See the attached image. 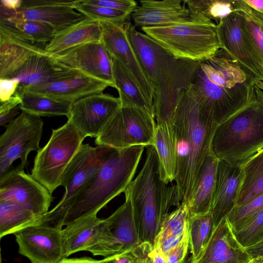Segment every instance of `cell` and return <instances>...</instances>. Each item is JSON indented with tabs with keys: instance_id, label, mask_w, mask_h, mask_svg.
<instances>
[{
	"instance_id": "obj_12",
	"label": "cell",
	"mask_w": 263,
	"mask_h": 263,
	"mask_svg": "<svg viewBox=\"0 0 263 263\" xmlns=\"http://www.w3.org/2000/svg\"><path fill=\"white\" fill-rule=\"evenodd\" d=\"M24 168L20 164L0 177V201L18 204L37 219L49 211L54 198L46 187L26 173Z\"/></svg>"
},
{
	"instance_id": "obj_17",
	"label": "cell",
	"mask_w": 263,
	"mask_h": 263,
	"mask_svg": "<svg viewBox=\"0 0 263 263\" xmlns=\"http://www.w3.org/2000/svg\"><path fill=\"white\" fill-rule=\"evenodd\" d=\"M77 1L23 0L18 10L0 21L9 23L22 20L39 21L50 25L58 31L86 18L74 9Z\"/></svg>"
},
{
	"instance_id": "obj_8",
	"label": "cell",
	"mask_w": 263,
	"mask_h": 263,
	"mask_svg": "<svg viewBox=\"0 0 263 263\" xmlns=\"http://www.w3.org/2000/svg\"><path fill=\"white\" fill-rule=\"evenodd\" d=\"M101 164V146L83 144L66 167L61 186L65 193L50 211L32 223L63 228L65 217L79 195L90 184Z\"/></svg>"
},
{
	"instance_id": "obj_45",
	"label": "cell",
	"mask_w": 263,
	"mask_h": 263,
	"mask_svg": "<svg viewBox=\"0 0 263 263\" xmlns=\"http://www.w3.org/2000/svg\"><path fill=\"white\" fill-rule=\"evenodd\" d=\"M189 246V237L187 228L179 244L167 256L168 263H184L187 254Z\"/></svg>"
},
{
	"instance_id": "obj_33",
	"label": "cell",
	"mask_w": 263,
	"mask_h": 263,
	"mask_svg": "<svg viewBox=\"0 0 263 263\" xmlns=\"http://www.w3.org/2000/svg\"><path fill=\"white\" fill-rule=\"evenodd\" d=\"M72 104L41 93L25 90L19 106L21 111L41 117L65 116L68 119Z\"/></svg>"
},
{
	"instance_id": "obj_43",
	"label": "cell",
	"mask_w": 263,
	"mask_h": 263,
	"mask_svg": "<svg viewBox=\"0 0 263 263\" xmlns=\"http://www.w3.org/2000/svg\"><path fill=\"white\" fill-rule=\"evenodd\" d=\"M135 251L139 258L146 263H168L167 257L149 242L140 243L135 248Z\"/></svg>"
},
{
	"instance_id": "obj_2",
	"label": "cell",
	"mask_w": 263,
	"mask_h": 263,
	"mask_svg": "<svg viewBox=\"0 0 263 263\" xmlns=\"http://www.w3.org/2000/svg\"><path fill=\"white\" fill-rule=\"evenodd\" d=\"M129 41L155 91L157 124L171 122L180 93L187 88L201 62L178 59L130 22L125 23Z\"/></svg>"
},
{
	"instance_id": "obj_38",
	"label": "cell",
	"mask_w": 263,
	"mask_h": 263,
	"mask_svg": "<svg viewBox=\"0 0 263 263\" xmlns=\"http://www.w3.org/2000/svg\"><path fill=\"white\" fill-rule=\"evenodd\" d=\"M24 39L36 44L46 45L57 30L50 25L39 21L22 20L12 23L0 21Z\"/></svg>"
},
{
	"instance_id": "obj_25",
	"label": "cell",
	"mask_w": 263,
	"mask_h": 263,
	"mask_svg": "<svg viewBox=\"0 0 263 263\" xmlns=\"http://www.w3.org/2000/svg\"><path fill=\"white\" fill-rule=\"evenodd\" d=\"M100 22L86 17L83 20L55 32L46 45L45 51L57 55L74 47L91 42L102 41Z\"/></svg>"
},
{
	"instance_id": "obj_41",
	"label": "cell",
	"mask_w": 263,
	"mask_h": 263,
	"mask_svg": "<svg viewBox=\"0 0 263 263\" xmlns=\"http://www.w3.org/2000/svg\"><path fill=\"white\" fill-rule=\"evenodd\" d=\"M74 8L86 17L99 22L124 23L130 15L121 11L87 4L83 0H77Z\"/></svg>"
},
{
	"instance_id": "obj_14",
	"label": "cell",
	"mask_w": 263,
	"mask_h": 263,
	"mask_svg": "<svg viewBox=\"0 0 263 263\" xmlns=\"http://www.w3.org/2000/svg\"><path fill=\"white\" fill-rule=\"evenodd\" d=\"M63 228L31 223L13 234L18 253L31 263H59L65 258Z\"/></svg>"
},
{
	"instance_id": "obj_42",
	"label": "cell",
	"mask_w": 263,
	"mask_h": 263,
	"mask_svg": "<svg viewBox=\"0 0 263 263\" xmlns=\"http://www.w3.org/2000/svg\"><path fill=\"white\" fill-rule=\"evenodd\" d=\"M262 208L263 194L244 206L234 208L226 216L233 231L236 230Z\"/></svg>"
},
{
	"instance_id": "obj_5",
	"label": "cell",
	"mask_w": 263,
	"mask_h": 263,
	"mask_svg": "<svg viewBox=\"0 0 263 263\" xmlns=\"http://www.w3.org/2000/svg\"><path fill=\"white\" fill-rule=\"evenodd\" d=\"M262 86L258 81L251 100L217 126L210 152L219 160L240 166L263 150Z\"/></svg>"
},
{
	"instance_id": "obj_39",
	"label": "cell",
	"mask_w": 263,
	"mask_h": 263,
	"mask_svg": "<svg viewBox=\"0 0 263 263\" xmlns=\"http://www.w3.org/2000/svg\"><path fill=\"white\" fill-rule=\"evenodd\" d=\"M187 205L181 203L164 218L153 246L165 237L183 235L187 228Z\"/></svg>"
},
{
	"instance_id": "obj_46",
	"label": "cell",
	"mask_w": 263,
	"mask_h": 263,
	"mask_svg": "<svg viewBox=\"0 0 263 263\" xmlns=\"http://www.w3.org/2000/svg\"><path fill=\"white\" fill-rule=\"evenodd\" d=\"M139 259L134 248L121 252L99 260L100 263H139Z\"/></svg>"
},
{
	"instance_id": "obj_55",
	"label": "cell",
	"mask_w": 263,
	"mask_h": 263,
	"mask_svg": "<svg viewBox=\"0 0 263 263\" xmlns=\"http://www.w3.org/2000/svg\"><path fill=\"white\" fill-rule=\"evenodd\" d=\"M139 263H146V262H145V261L144 260L139 259Z\"/></svg>"
},
{
	"instance_id": "obj_10",
	"label": "cell",
	"mask_w": 263,
	"mask_h": 263,
	"mask_svg": "<svg viewBox=\"0 0 263 263\" xmlns=\"http://www.w3.org/2000/svg\"><path fill=\"white\" fill-rule=\"evenodd\" d=\"M156 124L149 112L136 107L121 106L95 143L116 148L153 146Z\"/></svg>"
},
{
	"instance_id": "obj_37",
	"label": "cell",
	"mask_w": 263,
	"mask_h": 263,
	"mask_svg": "<svg viewBox=\"0 0 263 263\" xmlns=\"http://www.w3.org/2000/svg\"><path fill=\"white\" fill-rule=\"evenodd\" d=\"M235 7L241 15L242 27L263 60V13L253 9L244 0H235Z\"/></svg>"
},
{
	"instance_id": "obj_32",
	"label": "cell",
	"mask_w": 263,
	"mask_h": 263,
	"mask_svg": "<svg viewBox=\"0 0 263 263\" xmlns=\"http://www.w3.org/2000/svg\"><path fill=\"white\" fill-rule=\"evenodd\" d=\"M106 220L112 234L121 245L122 251L140 243L129 198L125 197L124 203Z\"/></svg>"
},
{
	"instance_id": "obj_47",
	"label": "cell",
	"mask_w": 263,
	"mask_h": 263,
	"mask_svg": "<svg viewBox=\"0 0 263 263\" xmlns=\"http://www.w3.org/2000/svg\"><path fill=\"white\" fill-rule=\"evenodd\" d=\"M20 82L16 79L0 78V100L4 102L9 99L16 92Z\"/></svg>"
},
{
	"instance_id": "obj_48",
	"label": "cell",
	"mask_w": 263,
	"mask_h": 263,
	"mask_svg": "<svg viewBox=\"0 0 263 263\" xmlns=\"http://www.w3.org/2000/svg\"><path fill=\"white\" fill-rule=\"evenodd\" d=\"M184 234L180 236H168L165 237L154 245L153 247L158 249L167 257L181 242L183 237Z\"/></svg>"
},
{
	"instance_id": "obj_7",
	"label": "cell",
	"mask_w": 263,
	"mask_h": 263,
	"mask_svg": "<svg viewBox=\"0 0 263 263\" xmlns=\"http://www.w3.org/2000/svg\"><path fill=\"white\" fill-rule=\"evenodd\" d=\"M85 138L69 121L52 130L46 144L37 152L31 175L52 194Z\"/></svg>"
},
{
	"instance_id": "obj_11",
	"label": "cell",
	"mask_w": 263,
	"mask_h": 263,
	"mask_svg": "<svg viewBox=\"0 0 263 263\" xmlns=\"http://www.w3.org/2000/svg\"><path fill=\"white\" fill-rule=\"evenodd\" d=\"M43 124L41 117L21 111L6 126L5 132L0 137V177L10 170L17 159L26 167L29 153L37 152L41 148Z\"/></svg>"
},
{
	"instance_id": "obj_9",
	"label": "cell",
	"mask_w": 263,
	"mask_h": 263,
	"mask_svg": "<svg viewBox=\"0 0 263 263\" xmlns=\"http://www.w3.org/2000/svg\"><path fill=\"white\" fill-rule=\"evenodd\" d=\"M258 81L251 76L233 88L220 86L211 82L199 66L186 91L219 125L251 100Z\"/></svg>"
},
{
	"instance_id": "obj_34",
	"label": "cell",
	"mask_w": 263,
	"mask_h": 263,
	"mask_svg": "<svg viewBox=\"0 0 263 263\" xmlns=\"http://www.w3.org/2000/svg\"><path fill=\"white\" fill-rule=\"evenodd\" d=\"M193 22L201 23L218 22L235 10V0H185Z\"/></svg>"
},
{
	"instance_id": "obj_35",
	"label": "cell",
	"mask_w": 263,
	"mask_h": 263,
	"mask_svg": "<svg viewBox=\"0 0 263 263\" xmlns=\"http://www.w3.org/2000/svg\"><path fill=\"white\" fill-rule=\"evenodd\" d=\"M187 229L189 246L192 254L191 263L201 256L215 229L211 214L189 217Z\"/></svg>"
},
{
	"instance_id": "obj_4",
	"label": "cell",
	"mask_w": 263,
	"mask_h": 263,
	"mask_svg": "<svg viewBox=\"0 0 263 263\" xmlns=\"http://www.w3.org/2000/svg\"><path fill=\"white\" fill-rule=\"evenodd\" d=\"M101 146V164L96 177L68 212L64 226L86 215L98 214L124 192L133 180L145 146L116 148Z\"/></svg>"
},
{
	"instance_id": "obj_31",
	"label": "cell",
	"mask_w": 263,
	"mask_h": 263,
	"mask_svg": "<svg viewBox=\"0 0 263 263\" xmlns=\"http://www.w3.org/2000/svg\"><path fill=\"white\" fill-rule=\"evenodd\" d=\"M240 168L241 179L235 208L244 206L263 194V150Z\"/></svg>"
},
{
	"instance_id": "obj_30",
	"label": "cell",
	"mask_w": 263,
	"mask_h": 263,
	"mask_svg": "<svg viewBox=\"0 0 263 263\" xmlns=\"http://www.w3.org/2000/svg\"><path fill=\"white\" fill-rule=\"evenodd\" d=\"M112 73L121 106L138 107L149 112L155 118L154 106L147 102L138 84L125 67L113 57Z\"/></svg>"
},
{
	"instance_id": "obj_22",
	"label": "cell",
	"mask_w": 263,
	"mask_h": 263,
	"mask_svg": "<svg viewBox=\"0 0 263 263\" xmlns=\"http://www.w3.org/2000/svg\"><path fill=\"white\" fill-rule=\"evenodd\" d=\"M45 50L33 54L17 71L8 78L20 82L17 90L24 92L29 87L54 81L77 72Z\"/></svg>"
},
{
	"instance_id": "obj_13",
	"label": "cell",
	"mask_w": 263,
	"mask_h": 263,
	"mask_svg": "<svg viewBox=\"0 0 263 263\" xmlns=\"http://www.w3.org/2000/svg\"><path fill=\"white\" fill-rule=\"evenodd\" d=\"M241 21L240 12L235 11L216 24L222 49L248 74L263 82V60Z\"/></svg>"
},
{
	"instance_id": "obj_18",
	"label": "cell",
	"mask_w": 263,
	"mask_h": 263,
	"mask_svg": "<svg viewBox=\"0 0 263 263\" xmlns=\"http://www.w3.org/2000/svg\"><path fill=\"white\" fill-rule=\"evenodd\" d=\"M53 55L61 63L115 88L112 57L102 42L84 44Z\"/></svg>"
},
{
	"instance_id": "obj_53",
	"label": "cell",
	"mask_w": 263,
	"mask_h": 263,
	"mask_svg": "<svg viewBox=\"0 0 263 263\" xmlns=\"http://www.w3.org/2000/svg\"><path fill=\"white\" fill-rule=\"evenodd\" d=\"M244 1L254 10L263 13V0H244Z\"/></svg>"
},
{
	"instance_id": "obj_16",
	"label": "cell",
	"mask_w": 263,
	"mask_h": 263,
	"mask_svg": "<svg viewBox=\"0 0 263 263\" xmlns=\"http://www.w3.org/2000/svg\"><path fill=\"white\" fill-rule=\"evenodd\" d=\"M125 23L100 22L102 30L101 42L112 57L125 67L147 102L153 106L154 90L129 41Z\"/></svg>"
},
{
	"instance_id": "obj_52",
	"label": "cell",
	"mask_w": 263,
	"mask_h": 263,
	"mask_svg": "<svg viewBox=\"0 0 263 263\" xmlns=\"http://www.w3.org/2000/svg\"><path fill=\"white\" fill-rule=\"evenodd\" d=\"M59 263H100L99 260L88 257L80 258H65Z\"/></svg>"
},
{
	"instance_id": "obj_6",
	"label": "cell",
	"mask_w": 263,
	"mask_h": 263,
	"mask_svg": "<svg viewBox=\"0 0 263 263\" xmlns=\"http://www.w3.org/2000/svg\"><path fill=\"white\" fill-rule=\"evenodd\" d=\"M141 29L178 59L202 62L208 60L222 49L215 23L190 22Z\"/></svg>"
},
{
	"instance_id": "obj_3",
	"label": "cell",
	"mask_w": 263,
	"mask_h": 263,
	"mask_svg": "<svg viewBox=\"0 0 263 263\" xmlns=\"http://www.w3.org/2000/svg\"><path fill=\"white\" fill-rule=\"evenodd\" d=\"M124 193L131 201L140 243L153 246L170 208L181 203L176 184L165 183L160 179L159 159L153 146L146 147L143 167Z\"/></svg>"
},
{
	"instance_id": "obj_28",
	"label": "cell",
	"mask_w": 263,
	"mask_h": 263,
	"mask_svg": "<svg viewBox=\"0 0 263 263\" xmlns=\"http://www.w3.org/2000/svg\"><path fill=\"white\" fill-rule=\"evenodd\" d=\"M219 161L211 154L206 158L187 205L188 217L210 212Z\"/></svg>"
},
{
	"instance_id": "obj_19",
	"label": "cell",
	"mask_w": 263,
	"mask_h": 263,
	"mask_svg": "<svg viewBox=\"0 0 263 263\" xmlns=\"http://www.w3.org/2000/svg\"><path fill=\"white\" fill-rule=\"evenodd\" d=\"M108 87H111L109 84L78 71L25 90L72 104L88 95L103 92Z\"/></svg>"
},
{
	"instance_id": "obj_27",
	"label": "cell",
	"mask_w": 263,
	"mask_h": 263,
	"mask_svg": "<svg viewBox=\"0 0 263 263\" xmlns=\"http://www.w3.org/2000/svg\"><path fill=\"white\" fill-rule=\"evenodd\" d=\"M104 219L97 214L83 216L62 229L65 257L80 251H88L93 245Z\"/></svg>"
},
{
	"instance_id": "obj_54",
	"label": "cell",
	"mask_w": 263,
	"mask_h": 263,
	"mask_svg": "<svg viewBox=\"0 0 263 263\" xmlns=\"http://www.w3.org/2000/svg\"><path fill=\"white\" fill-rule=\"evenodd\" d=\"M250 263H263V260L258 258H253Z\"/></svg>"
},
{
	"instance_id": "obj_29",
	"label": "cell",
	"mask_w": 263,
	"mask_h": 263,
	"mask_svg": "<svg viewBox=\"0 0 263 263\" xmlns=\"http://www.w3.org/2000/svg\"><path fill=\"white\" fill-rule=\"evenodd\" d=\"M153 146L159 159L160 179L165 183H171L176 170V139L172 121L156 124Z\"/></svg>"
},
{
	"instance_id": "obj_23",
	"label": "cell",
	"mask_w": 263,
	"mask_h": 263,
	"mask_svg": "<svg viewBox=\"0 0 263 263\" xmlns=\"http://www.w3.org/2000/svg\"><path fill=\"white\" fill-rule=\"evenodd\" d=\"M240 179V166L219 161L210 211L215 228L235 207Z\"/></svg>"
},
{
	"instance_id": "obj_26",
	"label": "cell",
	"mask_w": 263,
	"mask_h": 263,
	"mask_svg": "<svg viewBox=\"0 0 263 263\" xmlns=\"http://www.w3.org/2000/svg\"><path fill=\"white\" fill-rule=\"evenodd\" d=\"M199 66L211 82L229 88L246 82L252 76L223 49H220L208 60L201 62Z\"/></svg>"
},
{
	"instance_id": "obj_51",
	"label": "cell",
	"mask_w": 263,
	"mask_h": 263,
	"mask_svg": "<svg viewBox=\"0 0 263 263\" xmlns=\"http://www.w3.org/2000/svg\"><path fill=\"white\" fill-rule=\"evenodd\" d=\"M246 249L253 258H258L263 260V240Z\"/></svg>"
},
{
	"instance_id": "obj_49",
	"label": "cell",
	"mask_w": 263,
	"mask_h": 263,
	"mask_svg": "<svg viewBox=\"0 0 263 263\" xmlns=\"http://www.w3.org/2000/svg\"><path fill=\"white\" fill-rule=\"evenodd\" d=\"M23 93L16 90L15 93L6 101L1 102L0 114L6 112L19 106L22 102Z\"/></svg>"
},
{
	"instance_id": "obj_20",
	"label": "cell",
	"mask_w": 263,
	"mask_h": 263,
	"mask_svg": "<svg viewBox=\"0 0 263 263\" xmlns=\"http://www.w3.org/2000/svg\"><path fill=\"white\" fill-rule=\"evenodd\" d=\"M136 27H159L193 22L184 1L142 0L131 14Z\"/></svg>"
},
{
	"instance_id": "obj_15",
	"label": "cell",
	"mask_w": 263,
	"mask_h": 263,
	"mask_svg": "<svg viewBox=\"0 0 263 263\" xmlns=\"http://www.w3.org/2000/svg\"><path fill=\"white\" fill-rule=\"evenodd\" d=\"M120 107L119 97L103 92L90 95L72 103L68 121L85 138H96Z\"/></svg>"
},
{
	"instance_id": "obj_24",
	"label": "cell",
	"mask_w": 263,
	"mask_h": 263,
	"mask_svg": "<svg viewBox=\"0 0 263 263\" xmlns=\"http://www.w3.org/2000/svg\"><path fill=\"white\" fill-rule=\"evenodd\" d=\"M46 45L34 44L0 23V78H8Z\"/></svg>"
},
{
	"instance_id": "obj_36",
	"label": "cell",
	"mask_w": 263,
	"mask_h": 263,
	"mask_svg": "<svg viewBox=\"0 0 263 263\" xmlns=\"http://www.w3.org/2000/svg\"><path fill=\"white\" fill-rule=\"evenodd\" d=\"M36 216L14 202L0 201V237L14 234L32 223Z\"/></svg>"
},
{
	"instance_id": "obj_21",
	"label": "cell",
	"mask_w": 263,
	"mask_h": 263,
	"mask_svg": "<svg viewBox=\"0 0 263 263\" xmlns=\"http://www.w3.org/2000/svg\"><path fill=\"white\" fill-rule=\"evenodd\" d=\"M252 259L225 217L215 228L201 256L193 263H250Z\"/></svg>"
},
{
	"instance_id": "obj_1",
	"label": "cell",
	"mask_w": 263,
	"mask_h": 263,
	"mask_svg": "<svg viewBox=\"0 0 263 263\" xmlns=\"http://www.w3.org/2000/svg\"><path fill=\"white\" fill-rule=\"evenodd\" d=\"M176 139L174 180L181 203L188 205L218 125L187 92L182 90L172 119Z\"/></svg>"
},
{
	"instance_id": "obj_40",
	"label": "cell",
	"mask_w": 263,
	"mask_h": 263,
	"mask_svg": "<svg viewBox=\"0 0 263 263\" xmlns=\"http://www.w3.org/2000/svg\"><path fill=\"white\" fill-rule=\"evenodd\" d=\"M233 232L237 240L245 248L262 241L263 208Z\"/></svg>"
},
{
	"instance_id": "obj_44",
	"label": "cell",
	"mask_w": 263,
	"mask_h": 263,
	"mask_svg": "<svg viewBox=\"0 0 263 263\" xmlns=\"http://www.w3.org/2000/svg\"><path fill=\"white\" fill-rule=\"evenodd\" d=\"M83 2L89 4L121 11L130 15L138 6L137 2L134 0H83Z\"/></svg>"
},
{
	"instance_id": "obj_50",
	"label": "cell",
	"mask_w": 263,
	"mask_h": 263,
	"mask_svg": "<svg viewBox=\"0 0 263 263\" xmlns=\"http://www.w3.org/2000/svg\"><path fill=\"white\" fill-rule=\"evenodd\" d=\"M20 106H17L6 112L0 114V125L4 126L10 123L20 112Z\"/></svg>"
}]
</instances>
